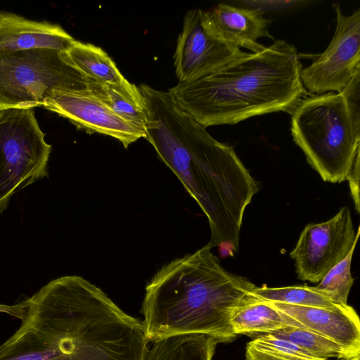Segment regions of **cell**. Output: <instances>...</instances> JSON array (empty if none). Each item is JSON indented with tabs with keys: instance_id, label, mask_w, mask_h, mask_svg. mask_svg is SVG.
<instances>
[{
	"instance_id": "1",
	"label": "cell",
	"mask_w": 360,
	"mask_h": 360,
	"mask_svg": "<svg viewBox=\"0 0 360 360\" xmlns=\"http://www.w3.org/2000/svg\"><path fill=\"white\" fill-rule=\"evenodd\" d=\"M25 302L0 360H144L143 323L81 276L54 279Z\"/></svg>"
},
{
	"instance_id": "2",
	"label": "cell",
	"mask_w": 360,
	"mask_h": 360,
	"mask_svg": "<svg viewBox=\"0 0 360 360\" xmlns=\"http://www.w3.org/2000/svg\"><path fill=\"white\" fill-rule=\"evenodd\" d=\"M149 114L146 138L207 218L212 248L238 252L243 214L260 186L232 146L180 110L168 91L141 84Z\"/></svg>"
},
{
	"instance_id": "3",
	"label": "cell",
	"mask_w": 360,
	"mask_h": 360,
	"mask_svg": "<svg viewBox=\"0 0 360 360\" xmlns=\"http://www.w3.org/2000/svg\"><path fill=\"white\" fill-rule=\"evenodd\" d=\"M211 250L207 244L168 262L147 284L142 323L148 341L187 334L206 335L218 343L236 340L231 313L256 285L224 269Z\"/></svg>"
},
{
	"instance_id": "4",
	"label": "cell",
	"mask_w": 360,
	"mask_h": 360,
	"mask_svg": "<svg viewBox=\"0 0 360 360\" xmlns=\"http://www.w3.org/2000/svg\"><path fill=\"white\" fill-rule=\"evenodd\" d=\"M293 44L278 39L257 53H246L195 81L168 92L174 104L205 129L234 124L274 112H290L310 95Z\"/></svg>"
},
{
	"instance_id": "5",
	"label": "cell",
	"mask_w": 360,
	"mask_h": 360,
	"mask_svg": "<svg viewBox=\"0 0 360 360\" xmlns=\"http://www.w3.org/2000/svg\"><path fill=\"white\" fill-rule=\"evenodd\" d=\"M290 130L307 162L324 181L347 180L360 150V134L341 93L303 98L291 112Z\"/></svg>"
},
{
	"instance_id": "6",
	"label": "cell",
	"mask_w": 360,
	"mask_h": 360,
	"mask_svg": "<svg viewBox=\"0 0 360 360\" xmlns=\"http://www.w3.org/2000/svg\"><path fill=\"white\" fill-rule=\"evenodd\" d=\"M94 81L65 52L36 49L0 53V109L41 106L56 90H86Z\"/></svg>"
},
{
	"instance_id": "7",
	"label": "cell",
	"mask_w": 360,
	"mask_h": 360,
	"mask_svg": "<svg viewBox=\"0 0 360 360\" xmlns=\"http://www.w3.org/2000/svg\"><path fill=\"white\" fill-rule=\"evenodd\" d=\"M51 153L34 108L0 109V214L14 193L48 176Z\"/></svg>"
},
{
	"instance_id": "8",
	"label": "cell",
	"mask_w": 360,
	"mask_h": 360,
	"mask_svg": "<svg viewBox=\"0 0 360 360\" xmlns=\"http://www.w3.org/2000/svg\"><path fill=\"white\" fill-rule=\"evenodd\" d=\"M360 235L353 226L350 208L345 206L329 220L307 224L290 253L299 279L319 283L344 259Z\"/></svg>"
},
{
	"instance_id": "9",
	"label": "cell",
	"mask_w": 360,
	"mask_h": 360,
	"mask_svg": "<svg viewBox=\"0 0 360 360\" xmlns=\"http://www.w3.org/2000/svg\"><path fill=\"white\" fill-rule=\"evenodd\" d=\"M337 26L326 50L301 71V79L310 95L339 93L360 70V9L343 14L339 3L333 4Z\"/></svg>"
},
{
	"instance_id": "10",
	"label": "cell",
	"mask_w": 360,
	"mask_h": 360,
	"mask_svg": "<svg viewBox=\"0 0 360 360\" xmlns=\"http://www.w3.org/2000/svg\"><path fill=\"white\" fill-rule=\"evenodd\" d=\"M203 13L200 8L193 9L184 17L174 53L179 83L200 79L246 53L212 34L204 24Z\"/></svg>"
},
{
	"instance_id": "11",
	"label": "cell",
	"mask_w": 360,
	"mask_h": 360,
	"mask_svg": "<svg viewBox=\"0 0 360 360\" xmlns=\"http://www.w3.org/2000/svg\"><path fill=\"white\" fill-rule=\"evenodd\" d=\"M43 108L89 133L112 136L125 148L146 138L143 130L120 117L88 89L53 91L46 98Z\"/></svg>"
},
{
	"instance_id": "12",
	"label": "cell",
	"mask_w": 360,
	"mask_h": 360,
	"mask_svg": "<svg viewBox=\"0 0 360 360\" xmlns=\"http://www.w3.org/2000/svg\"><path fill=\"white\" fill-rule=\"evenodd\" d=\"M269 303L297 321L305 329L328 338L360 355V321L356 310L348 304L324 308Z\"/></svg>"
},
{
	"instance_id": "13",
	"label": "cell",
	"mask_w": 360,
	"mask_h": 360,
	"mask_svg": "<svg viewBox=\"0 0 360 360\" xmlns=\"http://www.w3.org/2000/svg\"><path fill=\"white\" fill-rule=\"evenodd\" d=\"M203 20L212 34L253 53L266 49L257 41L259 38L271 37L268 30L271 21L259 8L219 4L209 11H204Z\"/></svg>"
},
{
	"instance_id": "14",
	"label": "cell",
	"mask_w": 360,
	"mask_h": 360,
	"mask_svg": "<svg viewBox=\"0 0 360 360\" xmlns=\"http://www.w3.org/2000/svg\"><path fill=\"white\" fill-rule=\"evenodd\" d=\"M75 41L58 24L0 11V53L36 49L65 52Z\"/></svg>"
},
{
	"instance_id": "15",
	"label": "cell",
	"mask_w": 360,
	"mask_h": 360,
	"mask_svg": "<svg viewBox=\"0 0 360 360\" xmlns=\"http://www.w3.org/2000/svg\"><path fill=\"white\" fill-rule=\"evenodd\" d=\"M65 53L70 62L90 79L134 94L141 93L139 87L122 75L115 63L101 48L75 39Z\"/></svg>"
},
{
	"instance_id": "16",
	"label": "cell",
	"mask_w": 360,
	"mask_h": 360,
	"mask_svg": "<svg viewBox=\"0 0 360 360\" xmlns=\"http://www.w3.org/2000/svg\"><path fill=\"white\" fill-rule=\"evenodd\" d=\"M230 323L236 335L254 337L273 333L287 327L304 328L292 318L269 302L259 300L252 294L248 300L233 310Z\"/></svg>"
},
{
	"instance_id": "17",
	"label": "cell",
	"mask_w": 360,
	"mask_h": 360,
	"mask_svg": "<svg viewBox=\"0 0 360 360\" xmlns=\"http://www.w3.org/2000/svg\"><path fill=\"white\" fill-rule=\"evenodd\" d=\"M217 344L202 334L171 336L153 342L144 360H212Z\"/></svg>"
},
{
	"instance_id": "18",
	"label": "cell",
	"mask_w": 360,
	"mask_h": 360,
	"mask_svg": "<svg viewBox=\"0 0 360 360\" xmlns=\"http://www.w3.org/2000/svg\"><path fill=\"white\" fill-rule=\"evenodd\" d=\"M88 90L120 117L146 132L149 114L142 93L134 94L95 81L90 83Z\"/></svg>"
},
{
	"instance_id": "19",
	"label": "cell",
	"mask_w": 360,
	"mask_h": 360,
	"mask_svg": "<svg viewBox=\"0 0 360 360\" xmlns=\"http://www.w3.org/2000/svg\"><path fill=\"white\" fill-rule=\"evenodd\" d=\"M252 294L259 300L297 306L333 308V302L316 287L306 285L280 288L255 286Z\"/></svg>"
},
{
	"instance_id": "20",
	"label": "cell",
	"mask_w": 360,
	"mask_h": 360,
	"mask_svg": "<svg viewBox=\"0 0 360 360\" xmlns=\"http://www.w3.org/2000/svg\"><path fill=\"white\" fill-rule=\"evenodd\" d=\"M245 360H329L316 357L294 343L267 333L255 336L245 347Z\"/></svg>"
},
{
	"instance_id": "21",
	"label": "cell",
	"mask_w": 360,
	"mask_h": 360,
	"mask_svg": "<svg viewBox=\"0 0 360 360\" xmlns=\"http://www.w3.org/2000/svg\"><path fill=\"white\" fill-rule=\"evenodd\" d=\"M318 358L350 359L356 355L342 345L316 333L298 327H287L273 333Z\"/></svg>"
},
{
	"instance_id": "22",
	"label": "cell",
	"mask_w": 360,
	"mask_h": 360,
	"mask_svg": "<svg viewBox=\"0 0 360 360\" xmlns=\"http://www.w3.org/2000/svg\"><path fill=\"white\" fill-rule=\"evenodd\" d=\"M356 245L352 246L347 257L329 270L316 286L330 300L338 304H347L349 293L354 283L351 274V263Z\"/></svg>"
},
{
	"instance_id": "23",
	"label": "cell",
	"mask_w": 360,
	"mask_h": 360,
	"mask_svg": "<svg viewBox=\"0 0 360 360\" xmlns=\"http://www.w3.org/2000/svg\"><path fill=\"white\" fill-rule=\"evenodd\" d=\"M359 81L360 70L355 73L340 93L346 101L354 128L360 134Z\"/></svg>"
},
{
	"instance_id": "24",
	"label": "cell",
	"mask_w": 360,
	"mask_h": 360,
	"mask_svg": "<svg viewBox=\"0 0 360 360\" xmlns=\"http://www.w3.org/2000/svg\"><path fill=\"white\" fill-rule=\"evenodd\" d=\"M359 155L360 150L357 152L352 169L347 178L349 181V186L351 191V195L354 203L356 211L359 213L360 204H359Z\"/></svg>"
},
{
	"instance_id": "25",
	"label": "cell",
	"mask_w": 360,
	"mask_h": 360,
	"mask_svg": "<svg viewBox=\"0 0 360 360\" xmlns=\"http://www.w3.org/2000/svg\"><path fill=\"white\" fill-rule=\"evenodd\" d=\"M0 313H5L22 320L26 313V304L25 301L14 305L0 304Z\"/></svg>"
},
{
	"instance_id": "26",
	"label": "cell",
	"mask_w": 360,
	"mask_h": 360,
	"mask_svg": "<svg viewBox=\"0 0 360 360\" xmlns=\"http://www.w3.org/2000/svg\"><path fill=\"white\" fill-rule=\"evenodd\" d=\"M340 360H360V356L352 357L350 359H340Z\"/></svg>"
},
{
	"instance_id": "27",
	"label": "cell",
	"mask_w": 360,
	"mask_h": 360,
	"mask_svg": "<svg viewBox=\"0 0 360 360\" xmlns=\"http://www.w3.org/2000/svg\"><path fill=\"white\" fill-rule=\"evenodd\" d=\"M1 314V313H0Z\"/></svg>"
}]
</instances>
